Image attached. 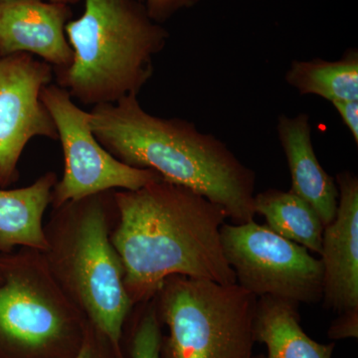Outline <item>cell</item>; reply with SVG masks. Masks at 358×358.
<instances>
[{
	"label": "cell",
	"instance_id": "1",
	"mask_svg": "<svg viewBox=\"0 0 358 358\" xmlns=\"http://www.w3.org/2000/svg\"><path fill=\"white\" fill-rule=\"evenodd\" d=\"M114 199L120 224L110 242L133 303L150 300L173 275L236 284L221 242L222 207L164 179Z\"/></svg>",
	"mask_w": 358,
	"mask_h": 358
},
{
	"label": "cell",
	"instance_id": "2",
	"mask_svg": "<svg viewBox=\"0 0 358 358\" xmlns=\"http://www.w3.org/2000/svg\"><path fill=\"white\" fill-rule=\"evenodd\" d=\"M90 115L96 140L120 162L203 195L234 223L254 220L256 173L213 134L186 120L150 114L138 95L94 106Z\"/></svg>",
	"mask_w": 358,
	"mask_h": 358
},
{
	"label": "cell",
	"instance_id": "3",
	"mask_svg": "<svg viewBox=\"0 0 358 358\" xmlns=\"http://www.w3.org/2000/svg\"><path fill=\"white\" fill-rule=\"evenodd\" d=\"M65 31L74 55L54 73L58 86L86 106L138 95L169 37L138 0H85L84 13Z\"/></svg>",
	"mask_w": 358,
	"mask_h": 358
},
{
	"label": "cell",
	"instance_id": "4",
	"mask_svg": "<svg viewBox=\"0 0 358 358\" xmlns=\"http://www.w3.org/2000/svg\"><path fill=\"white\" fill-rule=\"evenodd\" d=\"M157 294L169 329L160 358H254L258 298L237 282L173 275Z\"/></svg>",
	"mask_w": 358,
	"mask_h": 358
},
{
	"label": "cell",
	"instance_id": "5",
	"mask_svg": "<svg viewBox=\"0 0 358 358\" xmlns=\"http://www.w3.org/2000/svg\"><path fill=\"white\" fill-rule=\"evenodd\" d=\"M221 242L237 284L257 298L271 296L299 306L322 301V262L305 247L255 220L224 223Z\"/></svg>",
	"mask_w": 358,
	"mask_h": 358
},
{
	"label": "cell",
	"instance_id": "6",
	"mask_svg": "<svg viewBox=\"0 0 358 358\" xmlns=\"http://www.w3.org/2000/svg\"><path fill=\"white\" fill-rule=\"evenodd\" d=\"M107 192L77 201L80 223L71 249L69 270L75 294L96 333L109 343L117 358H122V329L134 303L124 286L121 259L109 238Z\"/></svg>",
	"mask_w": 358,
	"mask_h": 358
},
{
	"label": "cell",
	"instance_id": "7",
	"mask_svg": "<svg viewBox=\"0 0 358 358\" xmlns=\"http://www.w3.org/2000/svg\"><path fill=\"white\" fill-rule=\"evenodd\" d=\"M41 101L50 113L64 155V173L54 185L57 207L115 189L138 190L162 180L152 169H136L115 159L96 140L90 112L78 107L67 90L47 85Z\"/></svg>",
	"mask_w": 358,
	"mask_h": 358
},
{
	"label": "cell",
	"instance_id": "8",
	"mask_svg": "<svg viewBox=\"0 0 358 358\" xmlns=\"http://www.w3.org/2000/svg\"><path fill=\"white\" fill-rule=\"evenodd\" d=\"M54 70L27 53L0 57V187L18 178L17 166L27 143L36 136L58 140L50 113L41 101Z\"/></svg>",
	"mask_w": 358,
	"mask_h": 358
},
{
	"label": "cell",
	"instance_id": "9",
	"mask_svg": "<svg viewBox=\"0 0 358 358\" xmlns=\"http://www.w3.org/2000/svg\"><path fill=\"white\" fill-rule=\"evenodd\" d=\"M85 334L32 280L11 275L0 287V339L21 358H74Z\"/></svg>",
	"mask_w": 358,
	"mask_h": 358
},
{
	"label": "cell",
	"instance_id": "10",
	"mask_svg": "<svg viewBox=\"0 0 358 358\" xmlns=\"http://www.w3.org/2000/svg\"><path fill=\"white\" fill-rule=\"evenodd\" d=\"M338 203L333 222L324 226L319 255L324 271L322 303L343 313L358 310V178L336 174Z\"/></svg>",
	"mask_w": 358,
	"mask_h": 358
},
{
	"label": "cell",
	"instance_id": "11",
	"mask_svg": "<svg viewBox=\"0 0 358 358\" xmlns=\"http://www.w3.org/2000/svg\"><path fill=\"white\" fill-rule=\"evenodd\" d=\"M69 4L44 0H0V57L15 53L37 55L53 70L72 63L66 36L72 18Z\"/></svg>",
	"mask_w": 358,
	"mask_h": 358
},
{
	"label": "cell",
	"instance_id": "12",
	"mask_svg": "<svg viewBox=\"0 0 358 358\" xmlns=\"http://www.w3.org/2000/svg\"><path fill=\"white\" fill-rule=\"evenodd\" d=\"M278 136L292 178L291 192L312 205L322 224L333 222L338 203L336 178L320 166L313 147L312 126L305 113L278 120Z\"/></svg>",
	"mask_w": 358,
	"mask_h": 358
},
{
	"label": "cell",
	"instance_id": "13",
	"mask_svg": "<svg viewBox=\"0 0 358 358\" xmlns=\"http://www.w3.org/2000/svg\"><path fill=\"white\" fill-rule=\"evenodd\" d=\"M256 343L267 348V355L254 358H333L336 343H320L310 338L301 326L299 305L262 296L257 301Z\"/></svg>",
	"mask_w": 358,
	"mask_h": 358
},
{
	"label": "cell",
	"instance_id": "14",
	"mask_svg": "<svg viewBox=\"0 0 358 358\" xmlns=\"http://www.w3.org/2000/svg\"><path fill=\"white\" fill-rule=\"evenodd\" d=\"M56 182L55 174L49 173L27 187L0 189V251L14 246L47 249L42 220Z\"/></svg>",
	"mask_w": 358,
	"mask_h": 358
},
{
	"label": "cell",
	"instance_id": "15",
	"mask_svg": "<svg viewBox=\"0 0 358 358\" xmlns=\"http://www.w3.org/2000/svg\"><path fill=\"white\" fill-rule=\"evenodd\" d=\"M254 208L268 229L319 255L324 225L306 200L291 190L272 188L255 194Z\"/></svg>",
	"mask_w": 358,
	"mask_h": 358
},
{
	"label": "cell",
	"instance_id": "16",
	"mask_svg": "<svg viewBox=\"0 0 358 358\" xmlns=\"http://www.w3.org/2000/svg\"><path fill=\"white\" fill-rule=\"evenodd\" d=\"M285 79L301 96H319L331 103L358 101L357 50L350 49L336 61H293Z\"/></svg>",
	"mask_w": 358,
	"mask_h": 358
},
{
	"label": "cell",
	"instance_id": "17",
	"mask_svg": "<svg viewBox=\"0 0 358 358\" xmlns=\"http://www.w3.org/2000/svg\"><path fill=\"white\" fill-rule=\"evenodd\" d=\"M162 324L157 308H150L134 329L131 339V358H160L162 343Z\"/></svg>",
	"mask_w": 358,
	"mask_h": 358
},
{
	"label": "cell",
	"instance_id": "18",
	"mask_svg": "<svg viewBox=\"0 0 358 358\" xmlns=\"http://www.w3.org/2000/svg\"><path fill=\"white\" fill-rule=\"evenodd\" d=\"M145 8L148 15L155 22H166L173 15L183 9L192 8L196 6L200 0H138Z\"/></svg>",
	"mask_w": 358,
	"mask_h": 358
},
{
	"label": "cell",
	"instance_id": "19",
	"mask_svg": "<svg viewBox=\"0 0 358 358\" xmlns=\"http://www.w3.org/2000/svg\"><path fill=\"white\" fill-rule=\"evenodd\" d=\"M327 336L334 341L345 338H357L358 310L339 313L338 317L331 322Z\"/></svg>",
	"mask_w": 358,
	"mask_h": 358
},
{
	"label": "cell",
	"instance_id": "20",
	"mask_svg": "<svg viewBox=\"0 0 358 358\" xmlns=\"http://www.w3.org/2000/svg\"><path fill=\"white\" fill-rule=\"evenodd\" d=\"M338 110L343 124L352 134L355 143H358V101H338L331 103Z\"/></svg>",
	"mask_w": 358,
	"mask_h": 358
},
{
	"label": "cell",
	"instance_id": "21",
	"mask_svg": "<svg viewBox=\"0 0 358 358\" xmlns=\"http://www.w3.org/2000/svg\"><path fill=\"white\" fill-rule=\"evenodd\" d=\"M74 358H103V355L93 336L86 334L81 348H79Z\"/></svg>",
	"mask_w": 358,
	"mask_h": 358
},
{
	"label": "cell",
	"instance_id": "22",
	"mask_svg": "<svg viewBox=\"0 0 358 358\" xmlns=\"http://www.w3.org/2000/svg\"><path fill=\"white\" fill-rule=\"evenodd\" d=\"M50 1L61 2V3L69 4L70 6V4L78 3L80 0H50Z\"/></svg>",
	"mask_w": 358,
	"mask_h": 358
}]
</instances>
